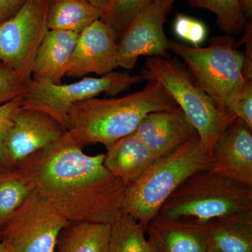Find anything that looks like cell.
I'll return each instance as SVG.
<instances>
[{"label": "cell", "instance_id": "cell-31", "mask_svg": "<svg viewBox=\"0 0 252 252\" xmlns=\"http://www.w3.org/2000/svg\"><path fill=\"white\" fill-rule=\"evenodd\" d=\"M5 130H0V174L11 167L9 165L5 149Z\"/></svg>", "mask_w": 252, "mask_h": 252}, {"label": "cell", "instance_id": "cell-22", "mask_svg": "<svg viewBox=\"0 0 252 252\" xmlns=\"http://www.w3.org/2000/svg\"><path fill=\"white\" fill-rule=\"evenodd\" d=\"M34 189L16 167L0 174V228Z\"/></svg>", "mask_w": 252, "mask_h": 252}, {"label": "cell", "instance_id": "cell-14", "mask_svg": "<svg viewBox=\"0 0 252 252\" xmlns=\"http://www.w3.org/2000/svg\"><path fill=\"white\" fill-rule=\"evenodd\" d=\"M252 130L237 118L210 155V170L252 187Z\"/></svg>", "mask_w": 252, "mask_h": 252}, {"label": "cell", "instance_id": "cell-17", "mask_svg": "<svg viewBox=\"0 0 252 252\" xmlns=\"http://www.w3.org/2000/svg\"><path fill=\"white\" fill-rule=\"evenodd\" d=\"M107 151L104 166L126 187L139 180L156 160L135 132L111 144Z\"/></svg>", "mask_w": 252, "mask_h": 252}, {"label": "cell", "instance_id": "cell-9", "mask_svg": "<svg viewBox=\"0 0 252 252\" xmlns=\"http://www.w3.org/2000/svg\"><path fill=\"white\" fill-rule=\"evenodd\" d=\"M48 6L49 0H25L16 14L0 24V61L27 79L49 31Z\"/></svg>", "mask_w": 252, "mask_h": 252}, {"label": "cell", "instance_id": "cell-11", "mask_svg": "<svg viewBox=\"0 0 252 252\" xmlns=\"http://www.w3.org/2000/svg\"><path fill=\"white\" fill-rule=\"evenodd\" d=\"M167 14L152 3L133 20L118 42V65L133 69L141 56L170 59L164 32Z\"/></svg>", "mask_w": 252, "mask_h": 252}, {"label": "cell", "instance_id": "cell-36", "mask_svg": "<svg viewBox=\"0 0 252 252\" xmlns=\"http://www.w3.org/2000/svg\"><path fill=\"white\" fill-rule=\"evenodd\" d=\"M0 241H1V228H0Z\"/></svg>", "mask_w": 252, "mask_h": 252}, {"label": "cell", "instance_id": "cell-5", "mask_svg": "<svg viewBox=\"0 0 252 252\" xmlns=\"http://www.w3.org/2000/svg\"><path fill=\"white\" fill-rule=\"evenodd\" d=\"M141 74L145 81L160 83L171 94L210 157L238 117L199 87L189 71L170 59L149 57Z\"/></svg>", "mask_w": 252, "mask_h": 252}, {"label": "cell", "instance_id": "cell-12", "mask_svg": "<svg viewBox=\"0 0 252 252\" xmlns=\"http://www.w3.org/2000/svg\"><path fill=\"white\" fill-rule=\"evenodd\" d=\"M118 65V40L112 28L99 19L79 34L65 76L83 77L90 73L105 75Z\"/></svg>", "mask_w": 252, "mask_h": 252}, {"label": "cell", "instance_id": "cell-16", "mask_svg": "<svg viewBox=\"0 0 252 252\" xmlns=\"http://www.w3.org/2000/svg\"><path fill=\"white\" fill-rule=\"evenodd\" d=\"M79 36L73 32L49 30L36 51L32 78L62 84Z\"/></svg>", "mask_w": 252, "mask_h": 252}, {"label": "cell", "instance_id": "cell-34", "mask_svg": "<svg viewBox=\"0 0 252 252\" xmlns=\"http://www.w3.org/2000/svg\"><path fill=\"white\" fill-rule=\"evenodd\" d=\"M89 1L96 7L100 9L103 14L104 11H105L109 7L112 0H89Z\"/></svg>", "mask_w": 252, "mask_h": 252}, {"label": "cell", "instance_id": "cell-33", "mask_svg": "<svg viewBox=\"0 0 252 252\" xmlns=\"http://www.w3.org/2000/svg\"><path fill=\"white\" fill-rule=\"evenodd\" d=\"M175 1L176 0H153V4L168 14Z\"/></svg>", "mask_w": 252, "mask_h": 252}, {"label": "cell", "instance_id": "cell-24", "mask_svg": "<svg viewBox=\"0 0 252 252\" xmlns=\"http://www.w3.org/2000/svg\"><path fill=\"white\" fill-rule=\"evenodd\" d=\"M153 3V0H112L101 20L112 28L117 40L133 20Z\"/></svg>", "mask_w": 252, "mask_h": 252}, {"label": "cell", "instance_id": "cell-13", "mask_svg": "<svg viewBox=\"0 0 252 252\" xmlns=\"http://www.w3.org/2000/svg\"><path fill=\"white\" fill-rule=\"evenodd\" d=\"M135 132L155 159L199 137L196 129L179 107L147 114Z\"/></svg>", "mask_w": 252, "mask_h": 252}, {"label": "cell", "instance_id": "cell-1", "mask_svg": "<svg viewBox=\"0 0 252 252\" xmlns=\"http://www.w3.org/2000/svg\"><path fill=\"white\" fill-rule=\"evenodd\" d=\"M104 157L84 153L66 131L16 167L70 223L112 225L124 212L127 187L106 168Z\"/></svg>", "mask_w": 252, "mask_h": 252}, {"label": "cell", "instance_id": "cell-2", "mask_svg": "<svg viewBox=\"0 0 252 252\" xmlns=\"http://www.w3.org/2000/svg\"><path fill=\"white\" fill-rule=\"evenodd\" d=\"M178 107L171 94L156 81L142 90L120 97L86 99L67 114V131L81 147L101 144L106 148L135 132L147 114Z\"/></svg>", "mask_w": 252, "mask_h": 252}, {"label": "cell", "instance_id": "cell-4", "mask_svg": "<svg viewBox=\"0 0 252 252\" xmlns=\"http://www.w3.org/2000/svg\"><path fill=\"white\" fill-rule=\"evenodd\" d=\"M209 169L210 157L200 137L189 141L156 159L139 180L126 187L124 212L147 228L176 189L193 174Z\"/></svg>", "mask_w": 252, "mask_h": 252}, {"label": "cell", "instance_id": "cell-7", "mask_svg": "<svg viewBox=\"0 0 252 252\" xmlns=\"http://www.w3.org/2000/svg\"><path fill=\"white\" fill-rule=\"evenodd\" d=\"M144 80L142 74L112 72L100 78L86 77L72 84H54L31 78L23 96V108L49 114L67 130L68 113L74 104L105 93L116 95Z\"/></svg>", "mask_w": 252, "mask_h": 252}, {"label": "cell", "instance_id": "cell-8", "mask_svg": "<svg viewBox=\"0 0 252 252\" xmlns=\"http://www.w3.org/2000/svg\"><path fill=\"white\" fill-rule=\"evenodd\" d=\"M70 223L34 189L1 228V241L14 252H55Z\"/></svg>", "mask_w": 252, "mask_h": 252}, {"label": "cell", "instance_id": "cell-6", "mask_svg": "<svg viewBox=\"0 0 252 252\" xmlns=\"http://www.w3.org/2000/svg\"><path fill=\"white\" fill-rule=\"evenodd\" d=\"M168 45L169 51L184 60L197 85L227 109L230 99L246 82L243 76L245 53L237 50L233 36H217L206 47L170 40Z\"/></svg>", "mask_w": 252, "mask_h": 252}, {"label": "cell", "instance_id": "cell-28", "mask_svg": "<svg viewBox=\"0 0 252 252\" xmlns=\"http://www.w3.org/2000/svg\"><path fill=\"white\" fill-rule=\"evenodd\" d=\"M245 30V34L242 38V42L246 43V51L244 60L243 76L246 81L252 80V26L249 21Z\"/></svg>", "mask_w": 252, "mask_h": 252}, {"label": "cell", "instance_id": "cell-23", "mask_svg": "<svg viewBox=\"0 0 252 252\" xmlns=\"http://www.w3.org/2000/svg\"><path fill=\"white\" fill-rule=\"evenodd\" d=\"M193 7L208 10L216 16L218 27L225 34H239L248 25L239 0H189Z\"/></svg>", "mask_w": 252, "mask_h": 252}, {"label": "cell", "instance_id": "cell-20", "mask_svg": "<svg viewBox=\"0 0 252 252\" xmlns=\"http://www.w3.org/2000/svg\"><path fill=\"white\" fill-rule=\"evenodd\" d=\"M111 225L70 223L59 235L55 252H108Z\"/></svg>", "mask_w": 252, "mask_h": 252}, {"label": "cell", "instance_id": "cell-3", "mask_svg": "<svg viewBox=\"0 0 252 252\" xmlns=\"http://www.w3.org/2000/svg\"><path fill=\"white\" fill-rule=\"evenodd\" d=\"M158 215L205 225L220 219L252 218V187L201 170L187 179Z\"/></svg>", "mask_w": 252, "mask_h": 252}, {"label": "cell", "instance_id": "cell-18", "mask_svg": "<svg viewBox=\"0 0 252 252\" xmlns=\"http://www.w3.org/2000/svg\"><path fill=\"white\" fill-rule=\"evenodd\" d=\"M205 226L208 252H252V218L220 219Z\"/></svg>", "mask_w": 252, "mask_h": 252}, {"label": "cell", "instance_id": "cell-30", "mask_svg": "<svg viewBox=\"0 0 252 252\" xmlns=\"http://www.w3.org/2000/svg\"><path fill=\"white\" fill-rule=\"evenodd\" d=\"M24 1L25 0H0V24L16 14Z\"/></svg>", "mask_w": 252, "mask_h": 252}, {"label": "cell", "instance_id": "cell-21", "mask_svg": "<svg viewBox=\"0 0 252 252\" xmlns=\"http://www.w3.org/2000/svg\"><path fill=\"white\" fill-rule=\"evenodd\" d=\"M145 232L138 220L123 212L111 225L108 252H158Z\"/></svg>", "mask_w": 252, "mask_h": 252}, {"label": "cell", "instance_id": "cell-10", "mask_svg": "<svg viewBox=\"0 0 252 252\" xmlns=\"http://www.w3.org/2000/svg\"><path fill=\"white\" fill-rule=\"evenodd\" d=\"M66 131L49 114L21 107L5 132V149L9 166H17L28 157L57 142Z\"/></svg>", "mask_w": 252, "mask_h": 252}, {"label": "cell", "instance_id": "cell-15", "mask_svg": "<svg viewBox=\"0 0 252 252\" xmlns=\"http://www.w3.org/2000/svg\"><path fill=\"white\" fill-rule=\"evenodd\" d=\"M146 232L158 252H208L205 225L157 215Z\"/></svg>", "mask_w": 252, "mask_h": 252}, {"label": "cell", "instance_id": "cell-35", "mask_svg": "<svg viewBox=\"0 0 252 252\" xmlns=\"http://www.w3.org/2000/svg\"><path fill=\"white\" fill-rule=\"evenodd\" d=\"M0 252H14L12 250H11L9 248V247L6 246L4 243H3L2 242L0 241Z\"/></svg>", "mask_w": 252, "mask_h": 252}, {"label": "cell", "instance_id": "cell-19", "mask_svg": "<svg viewBox=\"0 0 252 252\" xmlns=\"http://www.w3.org/2000/svg\"><path fill=\"white\" fill-rule=\"evenodd\" d=\"M102 16V11L89 0H49L47 25L49 30L80 34Z\"/></svg>", "mask_w": 252, "mask_h": 252}, {"label": "cell", "instance_id": "cell-27", "mask_svg": "<svg viewBox=\"0 0 252 252\" xmlns=\"http://www.w3.org/2000/svg\"><path fill=\"white\" fill-rule=\"evenodd\" d=\"M226 108L252 129V80L246 81Z\"/></svg>", "mask_w": 252, "mask_h": 252}, {"label": "cell", "instance_id": "cell-29", "mask_svg": "<svg viewBox=\"0 0 252 252\" xmlns=\"http://www.w3.org/2000/svg\"><path fill=\"white\" fill-rule=\"evenodd\" d=\"M21 98L0 104V130H6L9 127L15 114L21 109Z\"/></svg>", "mask_w": 252, "mask_h": 252}, {"label": "cell", "instance_id": "cell-25", "mask_svg": "<svg viewBox=\"0 0 252 252\" xmlns=\"http://www.w3.org/2000/svg\"><path fill=\"white\" fill-rule=\"evenodd\" d=\"M31 79L3 63L0 64V104L22 98Z\"/></svg>", "mask_w": 252, "mask_h": 252}, {"label": "cell", "instance_id": "cell-32", "mask_svg": "<svg viewBox=\"0 0 252 252\" xmlns=\"http://www.w3.org/2000/svg\"><path fill=\"white\" fill-rule=\"evenodd\" d=\"M240 9L247 21H252V0H239Z\"/></svg>", "mask_w": 252, "mask_h": 252}, {"label": "cell", "instance_id": "cell-26", "mask_svg": "<svg viewBox=\"0 0 252 252\" xmlns=\"http://www.w3.org/2000/svg\"><path fill=\"white\" fill-rule=\"evenodd\" d=\"M174 31L176 35L193 46H199L207 38L206 26L201 21L186 16L177 14L174 22Z\"/></svg>", "mask_w": 252, "mask_h": 252}]
</instances>
